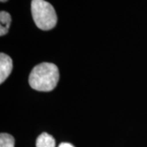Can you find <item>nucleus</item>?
I'll return each instance as SVG.
<instances>
[{
  "instance_id": "obj_7",
  "label": "nucleus",
  "mask_w": 147,
  "mask_h": 147,
  "mask_svg": "<svg viewBox=\"0 0 147 147\" xmlns=\"http://www.w3.org/2000/svg\"><path fill=\"white\" fill-rule=\"evenodd\" d=\"M58 147H74V146L72 144H70V143L63 142V143H61V144L59 145V146Z\"/></svg>"
},
{
  "instance_id": "obj_4",
  "label": "nucleus",
  "mask_w": 147,
  "mask_h": 147,
  "mask_svg": "<svg viewBox=\"0 0 147 147\" xmlns=\"http://www.w3.org/2000/svg\"><path fill=\"white\" fill-rule=\"evenodd\" d=\"M36 147H56V141L52 135L42 132L37 138Z\"/></svg>"
},
{
  "instance_id": "obj_1",
  "label": "nucleus",
  "mask_w": 147,
  "mask_h": 147,
  "mask_svg": "<svg viewBox=\"0 0 147 147\" xmlns=\"http://www.w3.org/2000/svg\"><path fill=\"white\" fill-rule=\"evenodd\" d=\"M59 69L53 63L43 62L34 66L29 76V84L33 89L50 92L57 85Z\"/></svg>"
},
{
  "instance_id": "obj_3",
  "label": "nucleus",
  "mask_w": 147,
  "mask_h": 147,
  "mask_svg": "<svg viewBox=\"0 0 147 147\" xmlns=\"http://www.w3.org/2000/svg\"><path fill=\"white\" fill-rule=\"evenodd\" d=\"M12 70V60L5 53L0 54V84H3Z\"/></svg>"
},
{
  "instance_id": "obj_5",
  "label": "nucleus",
  "mask_w": 147,
  "mask_h": 147,
  "mask_svg": "<svg viewBox=\"0 0 147 147\" xmlns=\"http://www.w3.org/2000/svg\"><path fill=\"white\" fill-rule=\"evenodd\" d=\"M0 22H1L0 36H3L7 34L10 28L11 22V17L10 14L7 11H2L0 12Z\"/></svg>"
},
{
  "instance_id": "obj_8",
  "label": "nucleus",
  "mask_w": 147,
  "mask_h": 147,
  "mask_svg": "<svg viewBox=\"0 0 147 147\" xmlns=\"http://www.w3.org/2000/svg\"><path fill=\"white\" fill-rule=\"evenodd\" d=\"M0 1H1L2 3H4V2H7V0H0Z\"/></svg>"
},
{
  "instance_id": "obj_2",
  "label": "nucleus",
  "mask_w": 147,
  "mask_h": 147,
  "mask_svg": "<svg viewBox=\"0 0 147 147\" xmlns=\"http://www.w3.org/2000/svg\"><path fill=\"white\" fill-rule=\"evenodd\" d=\"M31 13L36 26L42 30H52L57 23L56 11L45 0H32Z\"/></svg>"
},
{
  "instance_id": "obj_6",
  "label": "nucleus",
  "mask_w": 147,
  "mask_h": 147,
  "mask_svg": "<svg viewBox=\"0 0 147 147\" xmlns=\"http://www.w3.org/2000/svg\"><path fill=\"white\" fill-rule=\"evenodd\" d=\"M0 147H15V139L8 133L0 134Z\"/></svg>"
}]
</instances>
